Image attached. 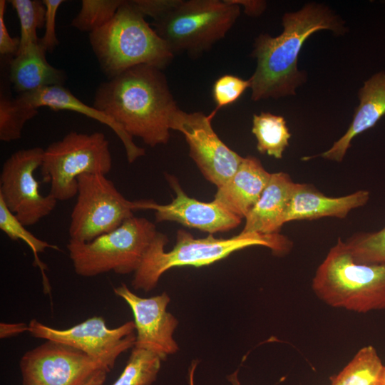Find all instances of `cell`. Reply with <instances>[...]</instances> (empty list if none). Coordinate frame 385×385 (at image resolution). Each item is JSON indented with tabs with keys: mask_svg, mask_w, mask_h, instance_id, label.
<instances>
[{
	"mask_svg": "<svg viewBox=\"0 0 385 385\" xmlns=\"http://www.w3.org/2000/svg\"><path fill=\"white\" fill-rule=\"evenodd\" d=\"M93 106L150 147L168 143L170 120L179 108L162 70L148 65L101 83Z\"/></svg>",
	"mask_w": 385,
	"mask_h": 385,
	"instance_id": "cell-1",
	"label": "cell"
},
{
	"mask_svg": "<svg viewBox=\"0 0 385 385\" xmlns=\"http://www.w3.org/2000/svg\"><path fill=\"white\" fill-rule=\"evenodd\" d=\"M282 26L277 36L262 34L255 40L251 56L256 58L257 66L249 78L254 101L295 95L305 81L297 61L306 39L320 30H330L335 34L346 31L338 16L317 3H308L297 11L285 13Z\"/></svg>",
	"mask_w": 385,
	"mask_h": 385,
	"instance_id": "cell-2",
	"label": "cell"
},
{
	"mask_svg": "<svg viewBox=\"0 0 385 385\" xmlns=\"http://www.w3.org/2000/svg\"><path fill=\"white\" fill-rule=\"evenodd\" d=\"M168 242L167 236L158 232L134 272L131 282L133 289L150 292L157 286L161 275L173 267L209 265L248 247L264 246L277 256L288 254L292 247L291 240L279 233L240 232L228 239L216 238L210 234L204 238H195L180 229L177 232L175 246L165 252Z\"/></svg>",
	"mask_w": 385,
	"mask_h": 385,
	"instance_id": "cell-3",
	"label": "cell"
},
{
	"mask_svg": "<svg viewBox=\"0 0 385 385\" xmlns=\"http://www.w3.org/2000/svg\"><path fill=\"white\" fill-rule=\"evenodd\" d=\"M132 1H124L113 18L89 34V41L108 79L128 68L148 65L163 70L174 58L170 48Z\"/></svg>",
	"mask_w": 385,
	"mask_h": 385,
	"instance_id": "cell-4",
	"label": "cell"
},
{
	"mask_svg": "<svg viewBox=\"0 0 385 385\" xmlns=\"http://www.w3.org/2000/svg\"><path fill=\"white\" fill-rule=\"evenodd\" d=\"M312 288L334 308L364 314L385 309V264L356 262L339 237L318 266Z\"/></svg>",
	"mask_w": 385,
	"mask_h": 385,
	"instance_id": "cell-5",
	"label": "cell"
},
{
	"mask_svg": "<svg viewBox=\"0 0 385 385\" xmlns=\"http://www.w3.org/2000/svg\"><path fill=\"white\" fill-rule=\"evenodd\" d=\"M240 14L231 0H179L152 24L174 55L197 57L225 38Z\"/></svg>",
	"mask_w": 385,
	"mask_h": 385,
	"instance_id": "cell-6",
	"label": "cell"
},
{
	"mask_svg": "<svg viewBox=\"0 0 385 385\" xmlns=\"http://www.w3.org/2000/svg\"><path fill=\"white\" fill-rule=\"evenodd\" d=\"M157 233L152 222L133 216L90 242L69 240L67 249L78 275L91 277L111 271L126 274L137 270Z\"/></svg>",
	"mask_w": 385,
	"mask_h": 385,
	"instance_id": "cell-7",
	"label": "cell"
},
{
	"mask_svg": "<svg viewBox=\"0 0 385 385\" xmlns=\"http://www.w3.org/2000/svg\"><path fill=\"white\" fill-rule=\"evenodd\" d=\"M40 168L43 182L50 183L49 194L57 200H70L77 195L80 175L111 171L109 142L101 132L71 131L44 150Z\"/></svg>",
	"mask_w": 385,
	"mask_h": 385,
	"instance_id": "cell-8",
	"label": "cell"
},
{
	"mask_svg": "<svg viewBox=\"0 0 385 385\" xmlns=\"http://www.w3.org/2000/svg\"><path fill=\"white\" fill-rule=\"evenodd\" d=\"M76 197L68 228L73 241L90 242L116 229L139 210V201L127 200L103 174L80 175Z\"/></svg>",
	"mask_w": 385,
	"mask_h": 385,
	"instance_id": "cell-9",
	"label": "cell"
},
{
	"mask_svg": "<svg viewBox=\"0 0 385 385\" xmlns=\"http://www.w3.org/2000/svg\"><path fill=\"white\" fill-rule=\"evenodd\" d=\"M40 147L14 152L4 163L0 174V198L25 227L36 224L55 209L57 200L43 195L34 172L42 164Z\"/></svg>",
	"mask_w": 385,
	"mask_h": 385,
	"instance_id": "cell-10",
	"label": "cell"
},
{
	"mask_svg": "<svg viewBox=\"0 0 385 385\" xmlns=\"http://www.w3.org/2000/svg\"><path fill=\"white\" fill-rule=\"evenodd\" d=\"M135 331L133 321L111 329L102 317L88 318L65 329L51 327L36 319L29 323V332L32 337L53 340L78 349L101 363L108 371L123 352L134 347Z\"/></svg>",
	"mask_w": 385,
	"mask_h": 385,
	"instance_id": "cell-11",
	"label": "cell"
},
{
	"mask_svg": "<svg viewBox=\"0 0 385 385\" xmlns=\"http://www.w3.org/2000/svg\"><path fill=\"white\" fill-rule=\"evenodd\" d=\"M19 367L23 385H84L98 371L108 372L83 351L53 340L26 351Z\"/></svg>",
	"mask_w": 385,
	"mask_h": 385,
	"instance_id": "cell-12",
	"label": "cell"
},
{
	"mask_svg": "<svg viewBox=\"0 0 385 385\" xmlns=\"http://www.w3.org/2000/svg\"><path fill=\"white\" fill-rule=\"evenodd\" d=\"M215 115L212 112L209 115L201 111L187 113L178 108L170 128L183 133L190 156L204 177L218 188L235 174L243 157L219 138L211 124Z\"/></svg>",
	"mask_w": 385,
	"mask_h": 385,
	"instance_id": "cell-13",
	"label": "cell"
},
{
	"mask_svg": "<svg viewBox=\"0 0 385 385\" xmlns=\"http://www.w3.org/2000/svg\"><path fill=\"white\" fill-rule=\"evenodd\" d=\"M113 292L128 304L133 312L136 332L134 347L153 351L163 360L178 351V345L173 339L178 321L167 312L170 298L166 292L143 298L133 292L125 283L114 288Z\"/></svg>",
	"mask_w": 385,
	"mask_h": 385,
	"instance_id": "cell-14",
	"label": "cell"
},
{
	"mask_svg": "<svg viewBox=\"0 0 385 385\" xmlns=\"http://www.w3.org/2000/svg\"><path fill=\"white\" fill-rule=\"evenodd\" d=\"M166 179L175 192L170 203L160 205L152 201H140V210H153L158 222L174 221L212 235L234 229L241 223L242 218L214 200L205 202L189 197L173 175H166Z\"/></svg>",
	"mask_w": 385,
	"mask_h": 385,
	"instance_id": "cell-15",
	"label": "cell"
},
{
	"mask_svg": "<svg viewBox=\"0 0 385 385\" xmlns=\"http://www.w3.org/2000/svg\"><path fill=\"white\" fill-rule=\"evenodd\" d=\"M271 173L257 158H243L235 174L217 188L214 201L230 212L245 218L260 199Z\"/></svg>",
	"mask_w": 385,
	"mask_h": 385,
	"instance_id": "cell-16",
	"label": "cell"
},
{
	"mask_svg": "<svg viewBox=\"0 0 385 385\" xmlns=\"http://www.w3.org/2000/svg\"><path fill=\"white\" fill-rule=\"evenodd\" d=\"M370 198L366 190L341 197H328L309 184L297 183L284 217V223L325 217L344 218L350 211L365 205Z\"/></svg>",
	"mask_w": 385,
	"mask_h": 385,
	"instance_id": "cell-17",
	"label": "cell"
},
{
	"mask_svg": "<svg viewBox=\"0 0 385 385\" xmlns=\"http://www.w3.org/2000/svg\"><path fill=\"white\" fill-rule=\"evenodd\" d=\"M297 183L283 172L271 173L260 199L245 217L242 233H279Z\"/></svg>",
	"mask_w": 385,
	"mask_h": 385,
	"instance_id": "cell-18",
	"label": "cell"
},
{
	"mask_svg": "<svg viewBox=\"0 0 385 385\" xmlns=\"http://www.w3.org/2000/svg\"><path fill=\"white\" fill-rule=\"evenodd\" d=\"M358 97L359 103L348 130L329 150L319 155L322 158L342 162L351 140L374 127L385 115V72L380 71L366 81L358 91Z\"/></svg>",
	"mask_w": 385,
	"mask_h": 385,
	"instance_id": "cell-19",
	"label": "cell"
},
{
	"mask_svg": "<svg viewBox=\"0 0 385 385\" xmlns=\"http://www.w3.org/2000/svg\"><path fill=\"white\" fill-rule=\"evenodd\" d=\"M19 96L35 108L48 107L53 111L67 110L85 115L108 125L120 138L125 149L128 161L132 163L145 155L143 148L138 147L117 123L109 116L77 98L63 86H47L38 90L21 93Z\"/></svg>",
	"mask_w": 385,
	"mask_h": 385,
	"instance_id": "cell-20",
	"label": "cell"
},
{
	"mask_svg": "<svg viewBox=\"0 0 385 385\" xmlns=\"http://www.w3.org/2000/svg\"><path fill=\"white\" fill-rule=\"evenodd\" d=\"M46 51L40 44H32L18 51L9 61V79L14 90L24 93L51 86H63L65 71L49 64Z\"/></svg>",
	"mask_w": 385,
	"mask_h": 385,
	"instance_id": "cell-21",
	"label": "cell"
},
{
	"mask_svg": "<svg viewBox=\"0 0 385 385\" xmlns=\"http://www.w3.org/2000/svg\"><path fill=\"white\" fill-rule=\"evenodd\" d=\"M385 374L376 349L371 345L361 348L338 374L332 376L331 385H381Z\"/></svg>",
	"mask_w": 385,
	"mask_h": 385,
	"instance_id": "cell-22",
	"label": "cell"
},
{
	"mask_svg": "<svg viewBox=\"0 0 385 385\" xmlns=\"http://www.w3.org/2000/svg\"><path fill=\"white\" fill-rule=\"evenodd\" d=\"M252 132L257 139L259 153L277 159L282 158L291 138L286 120L282 116L269 112L254 114Z\"/></svg>",
	"mask_w": 385,
	"mask_h": 385,
	"instance_id": "cell-23",
	"label": "cell"
},
{
	"mask_svg": "<svg viewBox=\"0 0 385 385\" xmlns=\"http://www.w3.org/2000/svg\"><path fill=\"white\" fill-rule=\"evenodd\" d=\"M0 229L10 239L21 240L31 248L34 257V263L40 269L42 275L43 291L45 293H50L51 286L45 274L47 267L40 260L38 254L43 252L47 248L57 250H59V248L55 245L36 237L26 230V227L7 208L1 198H0Z\"/></svg>",
	"mask_w": 385,
	"mask_h": 385,
	"instance_id": "cell-24",
	"label": "cell"
},
{
	"mask_svg": "<svg viewBox=\"0 0 385 385\" xmlns=\"http://www.w3.org/2000/svg\"><path fill=\"white\" fill-rule=\"evenodd\" d=\"M162 361L153 351L133 347L123 371L111 385H151L157 379Z\"/></svg>",
	"mask_w": 385,
	"mask_h": 385,
	"instance_id": "cell-25",
	"label": "cell"
},
{
	"mask_svg": "<svg viewBox=\"0 0 385 385\" xmlns=\"http://www.w3.org/2000/svg\"><path fill=\"white\" fill-rule=\"evenodd\" d=\"M38 114L32 107L19 96L10 98L2 94L0 98V140L11 142L21 137L25 123Z\"/></svg>",
	"mask_w": 385,
	"mask_h": 385,
	"instance_id": "cell-26",
	"label": "cell"
},
{
	"mask_svg": "<svg viewBox=\"0 0 385 385\" xmlns=\"http://www.w3.org/2000/svg\"><path fill=\"white\" fill-rule=\"evenodd\" d=\"M16 11L20 22V38L18 51L38 43L37 29L45 26L46 6L39 0H11L9 1ZM17 51V52H18Z\"/></svg>",
	"mask_w": 385,
	"mask_h": 385,
	"instance_id": "cell-27",
	"label": "cell"
},
{
	"mask_svg": "<svg viewBox=\"0 0 385 385\" xmlns=\"http://www.w3.org/2000/svg\"><path fill=\"white\" fill-rule=\"evenodd\" d=\"M123 0H83L71 26L80 31L91 34L109 22L115 16Z\"/></svg>",
	"mask_w": 385,
	"mask_h": 385,
	"instance_id": "cell-28",
	"label": "cell"
},
{
	"mask_svg": "<svg viewBox=\"0 0 385 385\" xmlns=\"http://www.w3.org/2000/svg\"><path fill=\"white\" fill-rule=\"evenodd\" d=\"M345 243L356 262L385 264V226L374 232H356Z\"/></svg>",
	"mask_w": 385,
	"mask_h": 385,
	"instance_id": "cell-29",
	"label": "cell"
},
{
	"mask_svg": "<svg viewBox=\"0 0 385 385\" xmlns=\"http://www.w3.org/2000/svg\"><path fill=\"white\" fill-rule=\"evenodd\" d=\"M248 88H250V79L244 80L230 74L219 77L212 87V96L216 103L212 113L216 114L219 109L235 102Z\"/></svg>",
	"mask_w": 385,
	"mask_h": 385,
	"instance_id": "cell-30",
	"label": "cell"
},
{
	"mask_svg": "<svg viewBox=\"0 0 385 385\" xmlns=\"http://www.w3.org/2000/svg\"><path fill=\"white\" fill-rule=\"evenodd\" d=\"M63 0H43L46 6L45 33L39 39L40 44L48 52H52L58 44L56 34V17Z\"/></svg>",
	"mask_w": 385,
	"mask_h": 385,
	"instance_id": "cell-31",
	"label": "cell"
},
{
	"mask_svg": "<svg viewBox=\"0 0 385 385\" xmlns=\"http://www.w3.org/2000/svg\"><path fill=\"white\" fill-rule=\"evenodd\" d=\"M179 0H134L137 9L145 16L155 19L174 7Z\"/></svg>",
	"mask_w": 385,
	"mask_h": 385,
	"instance_id": "cell-32",
	"label": "cell"
},
{
	"mask_svg": "<svg viewBox=\"0 0 385 385\" xmlns=\"http://www.w3.org/2000/svg\"><path fill=\"white\" fill-rule=\"evenodd\" d=\"M6 1H0V53L3 56H15L19 47V38H12L6 29L4 14Z\"/></svg>",
	"mask_w": 385,
	"mask_h": 385,
	"instance_id": "cell-33",
	"label": "cell"
},
{
	"mask_svg": "<svg viewBox=\"0 0 385 385\" xmlns=\"http://www.w3.org/2000/svg\"><path fill=\"white\" fill-rule=\"evenodd\" d=\"M24 332H29V324H26V323H0L1 339L14 337Z\"/></svg>",
	"mask_w": 385,
	"mask_h": 385,
	"instance_id": "cell-34",
	"label": "cell"
},
{
	"mask_svg": "<svg viewBox=\"0 0 385 385\" xmlns=\"http://www.w3.org/2000/svg\"><path fill=\"white\" fill-rule=\"evenodd\" d=\"M231 1L243 6L245 12L249 16H259L266 8V3L262 1L231 0Z\"/></svg>",
	"mask_w": 385,
	"mask_h": 385,
	"instance_id": "cell-35",
	"label": "cell"
},
{
	"mask_svg": "<svg viewBox=\"0 0 385 385\" xmlns=\"http://www.w3.org/2000/svg\"><path fill=\"white\" fill-rule=\"evenodd\" d=\"M197 361H192V364L190 365L189 368V370H188L189 385H195L194 374H195V371L197 367ZM237 374V371H235V373L227 376V379L231 382L232 385H240Z\"/></svg>",
	"mask_w": 385,
	"mask_h": 385,
	"instance_id": "cell-36",
	"label": "cell"
},
{
	"mask_svg": "<svg viewBox=\"0 0 385 385\" xmlns=\"http://www.w3.org/2000/svg\"><path fill=\"white\" fill-rule=\"evenodd\" d=\"M107 371H98L84 385H103L106 379Z\"/></svg>",
	"mask_w": 385,
	"mask_h": 385,
	"instance_id": "cell-37",
	"label": "cell"
},
{
	"mask_svg": "<svg viewBox=\"0 0 385 385\" xmlns=\"http://www.w3.org/2000/svg\"><path fill=\"white\" fill-rule=\"evenodd\" d=\"M381 385H385V374H384V379H383Z\"/></svg>",
	"mask_w": 385,
	"mask_h": 385,
	"instance_id": "cell-38",
	"label": "cell"
}]
</instances>
